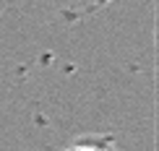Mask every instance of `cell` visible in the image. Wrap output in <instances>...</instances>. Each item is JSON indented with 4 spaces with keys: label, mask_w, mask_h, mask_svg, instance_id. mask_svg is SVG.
Masks as SVG:
<instances>
[{
    "label": "cell",
    "mask_w": 159,
    "mask_h": 151,
    "mask_svg": "<svg viewBox=\"0 0 159 151\" xmlns=\"http://www.w3.org/2000/svg\"><path fill=\"white\" fill-rule=\"evenodd\" d=\"M70 151H112L110 141H91V143H78V146H73Z\"/></svg>",
    "instance_id": "obj_1"
}]
</instances>
